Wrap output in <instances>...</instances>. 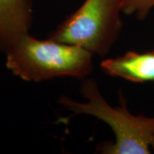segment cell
Returning a JSON list of instances; mask_svg holds the SVG:
<instances>
[{
  "label": "cell",
  "instance_id": "obj_1",
  "mask_svg": "<svg viewBox=\"0 0 154 154\" xmlns=\"http://www.w3.org/2000/svg\"><path fill=\"white\" fill-rule=\"evenodd\" d=\"M6 68L25 82H40L54 78L85 79L93 71L94 55L76 45L25 33L5 51Z\"/></svg>",
  "mask_w": 154,
  "mask_h": 154
},
{
  "label": "cell",
  "instance_id": "obj_2",
  "mask_svg": "<svg viewBox=\"0 0 154 154\" xmlns=\"http://www.w3.org/2000/svg\"><path fill=\"white\" fill-rule=\"evenodd\" d=\"M80 91L85 102L61 96L58 103L75 115L93 116L110 127L115 140L111 144H102L99 148L102 153L150 154L154 150V116L134 115L124 103L111 106L92 78L83 81Z\"/></svg>",
  "mask_w": 154,
  "mask_h": 154
},
{
  "label": "cell",
  "instance_id": "obj_3",
  "mask_svg": "<svg viewBox=\"0 0 154 154\" xmlns=\"http://www.w3.org/2000/svg\"><path fill=\"white\" fill-rule=\"evenodd\" d=\"M122 0H85L48 36L93 55H106L121 33Z\"/></svg>",
  "mask_w": 154,
  "mask_h": 154
},
{
  "label": "cell",
  "instance_id": "obj_4",
  "mask_svg": "<svg viewBox=\"0 0 154 154\" xmlns=\"http://www.w3.org/2000/svg\"><path fill=\"white\" fill-rule=\"evenodd\" d=\"M101 70L106 75L134 83L154 82V51H129L122 56L102 60Z\"/></svg>",
  "mask_w": 154,
  "mask_h": 154
},
{
  "label": "cell",
  "instance_id": "obj_5",
  "mask_svg": "<svg viewBox=\"0 0 154 154\" xmlns=\"http://www.w3.org/2000/svg\"><path fill=\"white\" fill-rule=\"evenodd\" d=\"M32 23L30 0H0V51H5L22 35L28 33Z\"/></svg>",
  "mask_w": 154,
  "mask_h": 154
},
{
  "label": "cell",
  "instance_id": "obj_6",
  "mask_svg": "<svg viewBox=\"0 0 154 154\" xmlns=\"http://www.w3.org/2000/svg\"><path fill=\"white\" fill-rule=\"evenodd\" d=\"M154 8V0H122V13L145 20Z\"/></svg>",
  "mask_w": 154,
  "mask_h": 154
},
{
  "label": "cell",
  "instance_id": "obj_7",
  "mask_svg": "<svg viewBox=\"0 0 154 154\" xmlns=\"http://www.w3.org/2000/svg\"><path fill=\"white\" fill-rule=\"evenodd\" d=\"M153 151H154V150H153Z\"/></svg>",
  "mask_w": 154,
  "mask_h": 154
}]
</instances>
